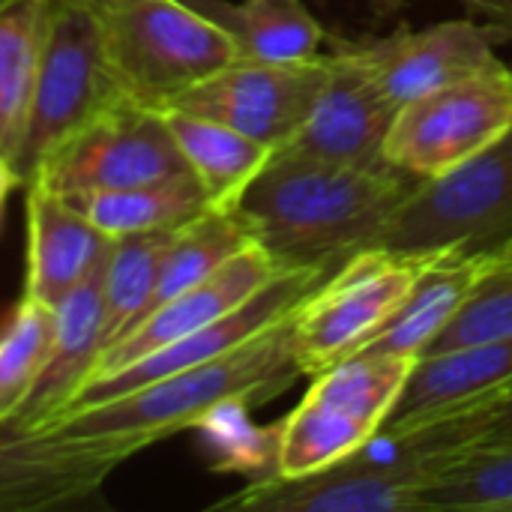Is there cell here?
<instances>
[{
	"label": "cell",
	"instance_id": "44dd1931",
	"mask_svg": "<svg viewBox=\"0 0 512 512\" xmlns=\"http://www.w3.org/2000/svg\"><path fill=\"white\" fill-rule=\"evenodd\" d=\"M162 114L189 171L204 186L210 204L216 210H234L240 195L264 168L273 150L219 120L183 108H162Z\"/></svg>",
	"mask_w": 512,
	"mask_h": 512
},
{
	"label": "cell",
	"instance_id": "1f68e13d",
	"mask_svg": "<svg viewBox=\"0 0 512 512\" xmlns=\"http://www.w3.org/2000/svg\"><path fill=\"white\" fill-rule=\"evenodd\" d=\"M18 186H21V177H18L15 165L6 156H0V192H12Z\"/></svg>",
	"mask_w": 512,
	"mask_h": 512
},
{
	"label": "cell",
	"instance_id": "cb8c5ba5",
	"mask_svg": "<svg viewBox=\"0 0 512 512\" xmlns=\"http://www.w3.org/2000/svg\"><path fill=\"white\" fill-rule=\"evenodd\" d=\"M45 6L48 0H15L0 12V156L12 165L27 135Z\"/></svg>",
	"mask_w": 512,
	"mask_h": 512
},
{
	"label": "cell",
	"instance_id": "5bb4252c",
	"mask_svg": "<svg viewBox=\"0 0 512 512\" xmlns=\"http://www.w3.org/2000/svg\"><path fill=\"white\" fill-rule=\"evenodd\" d=\"M330 57V78L300 132L285 144L312 159L375 168L390 165L384 144L396 117V105L372 81L354 45H342ZM282 150V147H279Z\"/></svg>",
	"mask_w": 512,
	"mask_h": 512
},
{
	"label": "cell",
	"instance_id": "d590c367",
	"mask_svg": "<svg viewBox=\"0 0 512 512\" xmlns=\"http://www.w3.org/2000/svg\"><path fill=\"white\" fill-rule=\"evenodd\" d=\"M186 3H192V6H195V3H198V0H186Z\"/></svg>",
	"mask_w": 512,
	"mask_h": 512
},
{
	"label": "cell",
	"instance_id": "7402d4cb",
	"mask_svg": "<svg viewBox=\"0 0 512 512\" xmlns=\"http://www.w3.org/2000/svg\"><path fill=\"white\" fill-rule=\"evenodd\" d=\"M195 6L231 33L243 60L303 63L321 57V45L327 39L303 0H198Z\"/></svg>",
	"mask_w": 512,
	"mask_h": 512
},
{
	"label": "cell",
	"instance_id": "d6986e66",
	"mask_svg": "<svg viewBox=\"0 0 512 512\" xmlns=\"http://www.w3.org/2000/svg\"><path fill=\"white\" fill-rule=\"evenodd\" d=\"M111 246L114 237L60 192L27 183V297L57 306L108 258Z\"/></svg>",
	"mask_w": 512,
	"mask_h": 512
},
{
	"label": "cell",
	"instance_id": "e575fe53",
	"mask_svg": "<svg viewBox=\"0 0 512 512\" xmlns=\"http://www.w3.org/2000/svg\"><path fill=\"white\" fill-rule=\"evenodd\" d=\"M12 3H15V0H0V12H3L6 6H12Z\"/></svg>",
	"mask_w": 512,
	"mask_h": 512
},
{
	"label": "cell",
	"instance_id": "7a4b0ae2",
	"mask_svg": "<svg viewBox=\"0 0 512 512\" xmlns=\"http://www.w3.org/2000/svg\"><path fill=\"white\" fill-rule=\"evenodd\" d=\"M291 315L213 360L150 381L117 399L87 405L42 429L72 438L117 435L153 447L177 432L201 429L225 405L240 402L258 408L303 375L294 360Z\"/></svg>",
	"mask_w": 512,
	"mask_h": 512
},
{
	"label": "cell",
	"instance_id": "277c9868",
	"mask_svg": "<svg viewBox=\"0 0 512 512\" xmlns=\"http://www.w3.org/2000/svg\"><path fill=\"white\" fill-rule=\"evenodd\" d=\"M99 24L123 93L165 108L180 93L234 63L231 33L186 0H84Z\"/></svg>",
	"mask_w": 512,
	"mask_h": 512
},
{
	"label": "cell",
	"instance_id": "5b68a950",
	"mask_svg": "<svg viewBox=\"0 0 512 512\" xmlns=\"http://www.w3.org/2000/svg\"><path fill=\"white\" fill-rule=\"evenodd\" d=\"M414 366L417 357L357 351L315 375L279 423L276 477H306L363 450L387 426Z\"/></svg>",
	"mask_w": 512,
	"mask_h": 512
},
{
	"label": "cell",
	"instance_id": "ac0fdd59",
	"mask_svg": "<svg viewBox=\"0 0 512 512\" xmlns=\"http://www.w3.org/2000/svg\"><path fill=\"white\" fill-rule=\"evenodd\" d=\"M108 261V258H105ZM105 261L54 306V345L48 363L18 411V423L27 429H42L54 423L72 396L96 372L102 354L108 351L105 327Z\"/></svg>",
	"mask_w": 512,
	"mask_h": 512
},
{
	"label": "cell",
	"instance_id": "ba28073f",
	"mask_svg": "<svg viewBox=\"0 0 512 512\" xmlns=\"http://www.w3.org/2000/svg\"><path fill=\"white\" fill-rule=\"evenodd\" d=\"M512 234V126L459 168L423 180L375 246L399 252L483 249Z\"/></svg>",
	"mask_w": 512,
	"mask_h": 512
},
{
	"label": "cell",
	"instance_id": "836d02e7",
	"mask_svg": "<svg viewBox=\"0 0 512 512\" xmlns=\"http://www.w3.org/2000/svg\"><path fill=\"white\" fill-rule=\"evenodd\" d=\"M6 195H9V192H0V216H3V204H6Z\"/></svg>",
	"mask_w": 512,
	"mask_h": 512
},
{
	"label": "cell",
	"instance_id": "e0dca14e",
	"mask_svg": "<svg viewBox=\"0 0 512 512\" xmlns=\"http://www.w3.org/2000/svg\"><path fill=\"white\" fill-rule=\"evenodd\" d=\"M279 273H282V267L258 243H249L234 258H228L213 276H207L204 282L192 285L189 291L159 303L138 324H132L105 351V357L99 360V366L90 378L123 369V366L207 327L210 321H216V318L228 315L231 309H237L240 303H246L255 291H261Z\"/></svg>",
	"mask_w": 512,
	"mask_h": 512
},
{
	"label": "cell",
	"instance_id": "4dcf8cb0",
	"mask_svg": "<svg viewBox=\"0 0 512 512\" xmlns=\"http://www.w3.org/2000/svg\"><path fill=\"white\" fill-rule=\"evenodd\" d=\"M465 9L483 15L489 24H498L512 39V0H459Z\"/></svg>",
	"mask_w": 512,
	"mask_h": 512
},
{
	"label": "cell",
	"instance_id": "ffe728a7",
	"mask_svg": "<svg viewBox=\"0 0 512 512\" xmlns=\"http://www.w3.org/2000/svg\"><path fill=\"white\" fill-rule=\"evenodd\" d=\"M501 267L492 246L483 249H441L432 264L420 273L405 303L384 324V330L363 348L372 354H405L423 357L432 339L456 318L474 288Z\"/></svg>",
	"mask_w": 512,
	"mask_h": 512
},
{
	"label": "cell",
	"instance_id": "4316f807",
	"mask_svg": "<svg viewBox=\"0 0 512 512\" xmlns=\"http://www.w3.org/2000/svg\"><path fill=\"white\" fill-rule=\"evenodd\" d=\"M54 306L21 297L0 327V423L15 420L30 399L51 345H54Z\"/></svg>",
	"mask_w": 512,
	"mask_h": 512
},
{
	"label": "cell",
	"instance_id": "603a6c76",
	"mask_svg": "<svg viewBox=\"0 0 512 512\" xmlns=\"http://www.w3.org/2000/svg\"><path fill=\"white\" fill-rule=\"evenodd\" d=\"M66 201L114 240L141 231H174L213 207L192 171L141 186L72 195Z\"/></svg>",
	"mask_w": 512,
	"mask_h": 512
},
{
	"label": "cell",
	"instance_id": "3957f363",
	"mask_svg": "<svg viewBox=\"0 0 512 512\" xmlns=\"http://www.w3.org/2000/svg\"><path fill=\"white\" fill-rule=\"evenodd\" d=\"M462 453L450 423L405 435L378 432L354 456L306 474L252 480L216 510L243 512H420L429 480Z\"/></svg>",
	"mask_w": 512,
	"mask_h": 512
},
{
	"label": "cell",
	"instance_id": "d6a6232c",
	"mask_svg": "<svg viewBox=\"0 0 512 512\" xmlns=\"http://www.w3.org/2000/svg\"><path fill=\"white\" fill-rule=\"evenodd\" d=\"M495 252H498V258H501V264H512V234H507L501 243H495L492 246Z\"/></svg>",
	"mask_w": 512,
	"mask_h": 512
},
{
	"label": "cell",
	"instance_id": "52a82bcc",
	"mask_svg": "<svg viewBox=\"0 0 512 512\" xmlns=\"http://www.w3.org/2000/svg\"><path fill=\"white\" fill-rule=\"evenodd\" d=\"M438 252L369 246L327 273L291 315L300 372L315 378L363 351L396 315Z\"/></svg>",
	"mask_w": 512,
	"mask_h": 512
},
{
	"label": "cell",
	"instance_id": "f546056e",
	"mask_svg": "<svg viewBox=\"0 0 512 512\" xmlns=\"http://www.w3.org/2000/svg\"><path fill=\"white\" fill-rule=\"evenodd\" d=\"M456 429V441L462 456L468 453H492V450H512V396L468 417L447 420Z\"/></svg>",
	"mask_w": 512,
	"mask_h": 512
},
{
	"label": "cell",
	"instance_id": "9a60e30c",
	"mask_svg": "<svg viewBox=\"0 0 512 512\" xmlns=\"http://www.w3.org/2000/svg\"><path fill=\"white\" fill-rule=\"evenodd\" d=\"M510 39L498 24L444 21L423 30H399L387 39L354 45L381 93L402 108L450 81L495 63V45Z\"/></svg>",
	"mask_w": 512,
	"mask_h": 512
},
{
	"label": "cell",
	"instance_id": "7c38bea8",
	"mask_svg": "<svg viewBox=\"0 0 512 512\" xmlns=\"http://www.w3.org/2000/svg\"><path fill=\"white\" fill-rule=\"evenodd\" d=\"M327 78V54L303 63H261L237 57L165 108H183L219 120L267 150H279L300 132L327 87Z\"/></svg>",
	"mask_w": 512,
	"mask_h": 512
},
{
	"label": "cell",
	"instance_id": "8fae6325",
	"mask_svg": "<svg viewBox=\"0 0 512 512\" xmlns=\"http://www.w3.org/2000/svg\"><path fill=\"white\" fill-rule=\"evenodd\" d=\"M135 438H72L54 429L0 423V512L66 510L93 501L105 480L135 453Z\"/></svg>",
	"mask_w": 512,
	"mask_h": 512
},
{
	"label": "cell",
	"instance_id": "f1b7e54d",
	"mask_svg": "<svg viewBox=\"0 0 512 512\" xmlns=\"http://www.w3.org/2000/svg\"><path fill=\"white\" fill-rule=\"evenodd\" d=\"M512 333V264L495 267L456 312V318L432 339L423 357L456 351Z\"/></svg>",
	"mask_w": 512,
	"mask_h": 512
},
{
	"label": "cell",
	"instance_id": "83f0119b",
	"mask_svg": "<svg viewBox=\"0 0 512 512\" xmlns=\"http://www.w3.org/2000/svg\"><path fill=\"white\" fill-rule=\"evenodd\" d=\"M512 512V450L468 453L438 471L420 495V512Z\"/></svg>",
	"mask_w": 512,
	"mask_h": 512
},
{
	"label": "cell",
	"instance_id": "4fadbf2b",
	"mask_svg": "<svg viewBox=\"0 0 512 512\" xmlns=\"http://www.w3.org/2000/svg\"><path fill=\"white\" fill-rule=\"evenodd\" d=\"M327 273L324 270H312V267H300V270H282L276 279H270L261 291H255L246 303H240L237 309H231L228 315L210 321L207 327L123 366V369H114L108 375H96L90 378L75 396L72 402L66 405V414H75L87 405H99V402H108V399H117L123 393H132L150 381H159L165 375H174V372H183L189 366H198L204 360H213L237 345H243L246 339L258 336L261 330L273 327L276 321H282L288 312L297 309V303L324 279ZM57 417V420H60ZM54 420V423H57ZM51 426V423H48Z\"/></svg>",
	"mask_w": 512,
	"mask_h": 512
},
{
	"label": "cell",
	"instance_id": "30bf717a",
	"mask_svg": "<svg viewBox=\"0 0 512 512\" xmlns=\"http://www.w3.org/2000/svg\"><path fill=\"white\" fill-rule=\"evenodd\" d=\"M186 171L189 165L162 108L123 99L60 144L30 183H42L63 198H72L141 186Z\"/></svg>",
	"mask_w": 512,
	"mask_h": 512
},
{
	"label": "cell",
	"instance_id": "8992f818",
	"mask_svg": "<svg viewBox=\"0 0 512 512\" xmlns=\"http://www.w3.org/2000/svg\"><path fill=\"white\" fill-rule=\"evenodd\" d=\"M129 99L108 63L99 24L84 0H48L27 135L15 171L27 186L39 165L99 114Z\"/></svg>",
	"mask_w": 512,
	"mask_h": 512
},
{
	"label": "cell",
	"instance_id": "6da1fadb",
	"mask_svg": "<svg viewBox=\"0 0 512 512\" xmlns=\"http://www.w3.org/2000/svg\"><path fill=\"white\" fill-rule=\"evenodd\" d=\"M420 183L393 165L351 168L282 147L270 153L234 210L282 270L333 273L354 252L375 246Z\"/></svg>",
	"mask_w": 512,
	"mask_h": 512
},
{
	"label": "cell",
	"instance_id": "484cf974",
	"mask_svg": "<svg viewBox=\"0 0 512 512\" xmlns=\"http://www.w3.org/2000/svg\"><path fill=\"white\" fill-rule=\"evenodd\" d=\"M174 231H141V234H126L114 240L108 261H105L108 348L150 309L159 267H162L165 249Z\"/></svg>",
	"mask_w": 512,
	"mask_h": 512
},
{
	"label": "cell",
	"instance_id": "2e32d148",
	"mask_svg": "<svg viewBox=\"0 0 512 512\" xmlns=\"http://www.w3.org/2000/svg\"><path fill=\"white\" fill-rule=\"evenodd\" d=\"M512 396V333L456 351L420 357L399 396L387 435H405L441 420L486 411Z\"/></svg>",
	"mask_w": 512,
	"mask_h": 512
},
{
	"label": "cell",
	"instance_id": "9c48e42d",
	"mask_svg": "<svg viewBox=\"0 0 512 512\" xmlns=\"http://www.w3.org/2000/svg\"><path fill=\"white\" fill-rule=\"evenodd\" d=\"M512 126V69L495 60L459 81L405 102L390 126L384 159L420 180L474 159Z\"/></svg>",
	"mask_w": 512,
	"mask_h": 512
},
{
	"label": "cell",
	"instance_id": "d4e9b609",
	"mask_svg": "<svg viewBox=\"0 0 512 512\" xmlns=\"http://www.w3.org/2000/svg\"><path fill=\"white\" fill-rule=\"evenodd\" d=\"M249 243H255V240H252L249 225L240 219L237 210H216V207H210L198 219L186 222L183 228L174 231V237H171V243L165 249L150 309H156L159 303H165V300L189 291L192 285L204 282L207 276H213L228 258H234Z\"/></svg>",
	"mask_w": 512,
	"mask_h": 512
}]
</instances>
